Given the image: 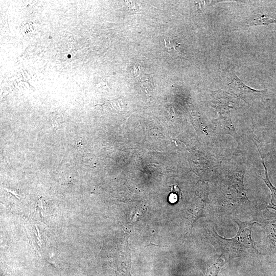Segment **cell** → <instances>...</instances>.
I'll return each mask as SVG.
<instances>
[{
	"instance_id": "7a4b0ae2",
	"label": "cell",
	"mask_w": 276,
	"mask_h": 276,
	"mask_svg": "<svg viewBox=\"0 0 276 276\" xmlns=\"http://www.w3.org/2000/svg\"><path fill=\"white\" fill-rule=\"evenodd\" d=\"M211 105L218 113V118L213 122L222 132L232 136L236 132L231 120L229 109L230 98L226 94L219 91H213Z\"/></svg>"
},
{
	"instance_id": "8992f818",
	"label": "cell",
	"mask_w": 276,
	"mask_h": 276,
	"mask_svg": "<svg viewBox=\"0 0 276 276\" xmlns=\"http://www.w3.org/2000/svg\"><path fill=\"white\" fill-rule=\"evenodd\" d=\"M264 228L269 243L272 247L276 246V219L267 220Z\"/></svg>"
},
{
	"instance_id": "ba28073f",
	"label": "cell",
	"mask_w": 276,
	"mask_h": 276,
	"mask_svg": "<svg viewBox=\"0 0 276 276\" xmlns=\"http://www.w3.org/2000/svg\"><path fill=\"white\" fill-rule=\"evenodd\" d=\"M164 42L166 48L170 50L173 49L175 51H177V48L180 45V43L175 42L174 41L171 40V39L170 40L169 38H165Z\"/></svg>"
},
{
	"instance_id": "5b68a950",
	"label": "cell",
	"mask_w": 276,
	"mask_h": 276,
	"mask_svg": "<svg viewBox=\"0 0 276 276\" xmlns=\"http://www.w3.org/2000/svg\"><path fill=\"white\" fill-rule=\"evenodd\" d=\"M256 146L257 147V149L258 150V151L261 157L262 163L263 164V166L264 169L265 177L264 178L261 177V178L264 181L265 183L271 192V199H270V201L269 203L267 205V208L273 209L276 211V188L272 184V183L271 182L269 179L267 168L264 163V161L262 157V155L261 154V152L259 148H258V147L257 146Z\"/></svg>"
},
{
	"instance_id": "3957f363",
	"label": "cell",
	"mask_w": 276,
	"mask_h": 276,
	"mask_svg": "<svg viewBox=\"0 0 276 276\" xmlns=\"http://www.w3.org/2000/svg\"><path fill=\"white\" fill-rule=\"evenodd\" d=\"M229 76V82L228 84L229 89L245 102H247V99L257 98L266 94V90H258L246 85L234 73H231Z\"/></svg>"
},
{
	"instance_id": "52a82bcc",
	"label": "cell",
	"mask_w": 276,
	"mask_h": 276,
	"mask_svg": "<svg viewBox=\"0 0 276 276\" xmlns=\"http://www.w3.org/2000/svg\"><path fill=\"white\" fill-rule=\"evenodd\" d=\"M224 263V261L221 255L217 261L205 269L202 276H218L220 269Z\"/></svg>"
},
{
	"instance_id": "6da1fadb",
	"label": "cell",
	"mask_w": 276,
	"mask_h": 276,
	"mask_svg": "<svg viewBox=\"0 0 276 276\" xmlns=\"http://www.w3.org/2000/svg\"><path fill=\"white\" fill-rule=\"evenodd\" d=\"M234 221L239 227L234 238H222L213 229L211 232V238L228 258L257 255L258 252L251 237L252 227L256 222L252 221L242 222L238 219H235Z\"/></svg>"
},
{
	"instance_id": "9c48e42d",
	"label": "cell",
	"mask_w": 276,
	"mask_h": 276,
	"mask_svg": "<svg viewBox=\"0 0 276 276\" xmlns=\"http://www.w3.org/2000/svg\"><path fill=\"white\" fill-rule=\"evenodd\" d=\"M171 191L172 193L169 196L170 201L175 202L178 199L180 194V190L176 185H174Z\"/></svg>"
},
{
	"instance_id": "277c9868",
	"label": "cell",
	"mask_w": 276,
	"mask_h": 276,
	"mask_svg": "<svg viewBox=\"0 0 276 276\" xmlns=\"http://www.w3.org/2000/svg\"><path fill=\"white\" fill-rule=\"evenodd\" d=\"M276 22V9L262 10L250 16L245 20L247 27L258 25H268Z\"/></svg>"
}]
</instances>
